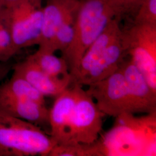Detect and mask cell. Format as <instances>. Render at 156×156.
<instances>
[{"instance_id": "cell-10", "label": "cell", "mask_w": 156, "mask_h": 156, "mask_svg": "<svg viewBox=\"0 0 156 156\" xmlns=\"http://www.w3.org/2000/svg\"><path fill=\"white\" fill-rule=\"evenodd\" d=\"M13 73L24 78L44 96L57 97L73 83L71 75L55 77L44 73L28 57L13 67Z\"/></svg>"}, {"instance_id": "cell-8", "label": "cell", "mask_w": 156, "mask_h": 156, "mask_svg": "<svg viewBox=\"0 0 156 156\" xmlns=\"http://www.w3.org/2000/svg\"><path fill=\"white\" fill-rule=\"evenodd\" d=\"M76 89L75 83L69 87L56 98L49 110V125L50 136L57 145H66L68 142L69 130L76 102Z\"/></svg>"}, {"instance_id": "cell-12", "label": "cell", "mask_w": 156, "mask_h": 156, "mask_svg": "<svg viewBox=\"0 0 156 156\" xmlns=\"http://www.w3.org/2000/svg\"><path fill=\"white\" fill-rule=\"evenodd\" d=\"M0 112L38 126L49 124V110L45 104L29 99L0 94Z\"/></svg>"}, {"instance_id": "cell-5", "label": "cell", "mask_w": 156, "mask_h": 156, "mask_svg": "<svg viewBox=\"0 0 156 156\" xmlns=\"http://www.w3.org/2000/svg\"><path fill=\"white\" fill-rule=\"evenodd\" d=\"M123 34L127 55L156 92V25L135 24Z\"/></svg>"}, {"instance_id": "cell-9", "label": "cell", "mask_w": 156, "mask_h": 156, "mask_svg": "<svg viewBox=\"0 0 156 156\" xmlns=\"http://www.w3.org/2000/svg\"><path fill=\"white\" fill-rule=\"evenodd\" d=\"M79 0H48L43 8V24L39 48L47 50L57 30L62 22L75 17L78 12Z\"/></svg>"}, {"instance_id": "cell-13", "label": "cell", "mask_w": 156, "mask_h": 156, "mask_svg": "<svg viewBox=\"0 0 156 156\" xmlns=\"http://www.w3.org/2000/svg\"><path fill=\"white\" fill-rule=\"evenodd\" d=\"M122 33L118 20L114 19L85 51L78 71L73 76V83H78L88 73L103 56L108 47Z\"/></svg>"}, {"instance_id": "cell-16", "label": "cell", "mask_w": 156, "mask_h": 156, "mask_svg": "<svg viewBox=\"0 0 156 156\" xmlns=\"http://www.w3.org/2000/svg\"><path fill=\"white\" fill-rule=\"evenodd\" d=\"M48 156H103L100 144L56 145Z\"/></svg>"}, {"instance_id": "cell-17", "label": "cell", "mask_w": 156, "mask_h": 156, "mask_svg": "<svg viewBox=\"0 0 156 156\" xmlns=\"http://www.w3.org/2000/svg\"><path fill=\"white\" fill-rule=\"evenodd\" d=\"M16 53L6 9L0 6V62H8Z\"/></svg>"}, {"instance_id": "cell-21", "label": "cell", "mask_w": 156, "mask_h": 156, "mask_svg": "<svg viewBox=\"0 0 156 156\" xmlns=\"http://www.w3.org/2000/svg\"><path fill=\"white\" fill-rule=\"evenodd\" d=\"M22 1L23 0H0V6L4 8L9 7Z\"/></svg>"}, {"instance_id": "cell-15", "label": "cell", "mask_w": 156, "mask_h": 156, "mask_svg": "<svg viewBox=\"0 0 156 156\" xmlns=\"http://www.w3.org/2000/svg\"><path fill=\"white\" fill-rule=\"evenodd\" d=\"M0 94L29 99L45 104V96L24 78L14 73L9 81L0 85Z\"/></svg>"}, {"instance_id": "cell-4", "label": "cell", "mask_w": 156, "mask_h": 156, "mask_svg": "<svg viewBox=\"0 0 156 156\" xmlns=\"http://www.w3.org/2000/svg\"><path fill=\"white\" fill-rule=\"evenodd\" d=\"M73 83L76 97L67 144H91L98 140L105 115L82 86Z\"/></svg>"}, {"instance_id": "cell-7", "label": "cell", "mask_w": 156, "mask_h": 156, "mask_svg": "<svg viewBox=\"0 0 156 156\" xmlns=\"http://www.w3.org/2000/svg\"><path fill=\"white\" fill-rule=\"evenodd\" d=\"M120 69L133 102L134 113H156V92L151 89L145 76L131 59L124 60Z\"/></svg>"}, {"instance_id": "cell-18", "label": "cell", "mask_w": 156, "mask_h": 156, "mask_svg": "<svg viewBox=\"0 0 156 156\" xmlns=\"http://www.w3.org/2000/svg\"><path fill=\"white\" fill-rule=\"evenodd\" d=\"M135 17V24L156 25V0H143Z\"/></svg>"}, {"instance_id": "cell-6", "label": "cell", "mask_w": 156, "mask_h": 156, "mask_svg": "<svg viewBox=\"0 0 156 156\" xmlns=\"http://www.w3.org/2000/svg\"><path fill=\"white\" fill-rule=\"evenodd\" d=\"M86 91L105 116L116 117L124 113L134 114L133 102L120 68L109 76L90 84Z\"/></svg>"}, {"instance_id": "cell-2", "label": "cell", "mask_w": 156, "mask_h": 156, "mask_svg": "<svg viewBox=\"0 0 156 156\" xmlns=\"http://www.w3.org/2000/svg\"><path fill=\"white\" fill-rule=\"evenodd\" d=\"M56 145L38 126L0 112V156H48Z\"/></svg>"}, {"instance_id": "cell-14", "label": "cell", "mask_w": 156, "mask_h": 156, "mask_svg": "<svg viewBox=\"0 0 156 156\" xmlns=\"http://www.w3.org/2000/svg\"><path fill=\"white\" fill-rule=\"evenodd\" d=\"M28 58L42 71L49 75L55 77L71 75L65 59L62 57L56 56L55 53L38 48Z\"/></svg>"}, {"instance_id": "cell-3", "label": "cell", "mask_w": 156, "mask_h": 156, "mask_svg": "<svg viewBox=\"0 0 156 156\" xmlns=\"http://www.w3.org/2000/svg\"><path fill=\"white\" fill-rule=\"evenodd\" d=\"M43 8L42 0H23L5 8L17 53L23 48L39 45L43 24Z\"/></svg>"}, {"instance_id": "cell-11", "label": "cell", "mask_w": 156, "mask_h": 156, "mask_svg": "<svg viewBox=\"0 0 156 156\" xmlns=\"http://www.w3.org/2000/svg\"><path fill=\"white\" fill-rule=\"evenodd\" d=\"M127 55L123 31L122 34L108 47L93 68L77 84L88 86L109 76L119 69Z\"/></svg>"}, {"instance_id": "cell-19", "label": "cell", "mask_w": 156, "mask_h": 156, "mask_svg": "<svg viewBox=\"0 0 156 156\" xmlns=\"http://www.w3.org/2000/svg\"><path fill=\"white\" fill-rule=\"evenodd\" d=\"M119 6L122 13L129 11L140 5L143 0H115Z\"/></svg>"}, {"instance_id": "cell-20", "label": "cell", "mask_w": 156, "mask_h": 156, "mask_svg": "<svg viewBox=\"0 0 156 156\" xmlns=\"http://www.w3.org/2000/svg\"><path fill=\"white\" fill-rule=\"evenodd\" d=\"M11 68V66L7 64V62H0V83L5 78Z\"/></svg>"}, {"instance_id": "cell-1", "label": "cell", "mask_w": 156, "mask_h": 156, "mask_svg": "<svg viewBox=\"0 0 156 156\" xmlns=\"http://www.w3.org/2000/svg\"><path fill=\"white\" fill-rule=\"evenodd\" d=\"M120 13L115 0L80 1L73 41L62 53V57L67 62L73 78L78 71L85 51L115 16Z\"/></svg>"}]
</instances>
